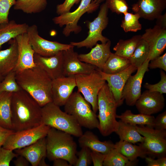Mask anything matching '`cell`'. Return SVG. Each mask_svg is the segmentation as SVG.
Here are the masks:
<instances>
[{
  "mask_svg": "<svg viewBox=\"0 0 166 166\" xmlns=\"http://www.w3.org/2000/svg\"><path fill=\"white\" fill-rule=\"evenodd\" d=\"M42 107L27 92L21 89L13 93L11 100L13 130L20 131L42 124Z\"/></svg>",
  "mask_w": 166,
  "mask_h": 166,
  "instance_id": "obj_1",
  "label": "cell"
},
{
  "mask_svg": "<svg viewBox=\"0 0 166 166\" xmlns=\"http://www.w3.org/2000/svg\"><path fill=\"white\" fill-rule=\"evenodd\" d=\"M21 88L29 93L42 107L52 102V80L37 66L16 73Z\"/></svg>",
  "mask_w": 166,
  "mask_h": 166,
  "instance_id": "obj_2",
  "label": "cell"
},
{
  "mask_svg": "<svg viewBox=\"0 0 166 166\" xmlns=\"http://www.w3.org/2000/svg\"><path fill=\"white\" fill-rule=\"evenodd\" d=\"M71 134L50 128L46 136V157L53 161L58 158L67 160L74 165L77 159V144Z\"/></svg>",
  "mask_w": 166,
  "mask_h": 166,
  "instance_id": "obj_3",
  "label": "cell"
},
{
  "mask_svg": "<svg viewBox=\"0 0 166 166\" xmlns=\"http://www.w3.org/2000/svg\"><path fill=\"white\" fill-rule=\"evenodd\" d=\"M97 116L98 129L102 136H106L115 132L119 126L116 119L117 103L107 84L106 82L99 91L97 96Z\"/></svg>",
  "mask_w": 166,
  "mask_h": 166,
  "instance_id": "obj_4",
  "label": "cell"
},
{
  "mask_svg": "<svg viewBox=\"0 0 166 166\" xmlns=\"http://www.w3.org/2000/svg\"><path fill=\"white\" fill-rule=\"evenodd\" d=\"M41 110L42 124L77 137L83 133L81 127L74 118L53 102L42 107Z\"/></svg>",
  "mask_w": 166,
  "mask_h": 166,
  "instance_id": "obj_5",
  "label": "cell"
},
{
  "mask_svg": "<svg viewBox=\"0 0 166 166\" xmlns=\"http://www.w3.org/2000/svg\"><path fill=\"white\" fill-rule=\"evenodd\" d=\"M78 91L73 92L64 105L65 112L73 117L82 127L92 129L98 128L97 116Z\"/></svg>",
  "mask_w": 166,
  "mask_h": 166,
  "instance_id": "obj_6",
  "label": "cell"
},
{
  "mask_svg": "<svg viewBox=\"0 0 166 166\" xmlns=\"http://www.w3.org/2000/svg\"><path fill=\"white\" fill-rule=\"evenodd\" d=\"M108 10L107 0H106L105 2L101 5L97 17L93 21L88 22L89 31L87 37L81 42H71L70 44L77 48L85 47L91 48L98 41L101 43H105L108 41L109 40L102 35V32L108 24Z\"/></svg>",
  "mask_w": 166,
  "mask_h": 166,
  "instance_id": "obj_7",
  "label": "cell"
},
{
  "mask_svg": "<svg viewBox=\"0 0 166 166\" xmlns=\"http://www.w3.org/2000/svg\"><path fill=\"white\" fill-rule=\"evenodd\" d=\"M74 76L77 91L82 94L96 113L98 111V94L106 81L102 79L97 69L90 73Z\"/></svg>",
  "mask_w": 166,
  "mask_h": 166,
  "instance_id": "obj_8",
  "label": "cell"
},
{
  "mask_svg": "<svg viewBox=\"0 0 166 166\" xmlns=\"http://www.w3.org/2000/svg\"><path fill=\"white\" fill-rule=\"evenodd\" d=\"M99 4L92 0H81L78 7L73 12L63 14L53 19L54 24L60 27L65 26L63 34L66 37L69 36L72 32L79 33L81 30V27L77 24L81 16L86 13H91L97 10Z\"/></svg>",
  "mask_w": 166,
  "mask_h": 166,
  "instance_id": "obj_9",
  "label": "cell"
},
{
  "mask_svg": "<svg viewBox=\"0 0 166 166\" xmlns=\"http://www.w3.org/2000/svg\"><path fill=\"white\" fill-rule=\"evenodd\" d=\"M139 132L144 138L140 144L147 155L154 158L166 156V131L146 126L136 125Z\"/></svg>",
  "mask_w": 166,
  "mask_h": 166,
  "instance_id": "obj_10",
  "label": "cell"
},
{
  "mask_svg": "<svg viewBox=\"0 0 166 166\" xmlns=\"http://www.w3.org/2000/svg\"><path fill=\"white\" fill-rule=\"evenodd\" d=\"M50 128L42 124L34 128L14 132L8 137L2 146L13 151L27 146L45 137Z\"/></svg>",
  "mask_w": 166,
  "mask_h": 166,
  "instance_id": "obj_11",
  "label": "cell"
},
{
  "mask_svg": "<svg viewBox=\"0 0 166 166\" xmlns=\"http://www.w3.org/2000/svg\"><path fill=\"white\" fill-rule=\"evenodd\" d=\"M27 33L29 43L35 53L42 56H52L60 51L74 47L70 44H64L45 39L40 36L38 27L35 24L29 26Z\"/></svg>",
  "mask_w": 166,
  "mask_h": 166,
  "instance_id": "obj_12",
  "label": "cell"
},
{
  "mask_svg": "<svg viewBox=\"0 0 166 166\" xmlns=\"http://www.w3.org/2000/svg\"><path fill=\"white\" fill-rule=\"evenodd\" d=\"M150 61L147 59L137 69L135 75L129 76L124 85L122 97L128 106H134L141 94V84L145 73L149 71L148 64Z\"/></svg>",
  "mask_w": 166,
  "mask_h": 166,
  "instance_id": "obj_13",
  "label": "cell"
},
{
  "mask_svg": "<svg viewBox=\"0 0 166 166\" xmlns=\"http://www.w3.org/2000/svg\"><path fill=\"white\" fill-rule=\"evenodd\" d=\"M97 69L102 79L107 81L118 107L121 105L124 101L122 97L124 87L128 77L137 70V68L131 65L124 70L114 74H107L98 68Z\"/></svg>",
  "mask_w": 166,
  "mask_h": 166,
  "instance_id": "obj_14",
  "label": "cell"
},
{
  "mask_svg": "<svg viewBox=\"0 0 166 166\" xmlns=\"http://www.w3.org/2000/svg\"><path fill=\"white\" fill-rule=\"evenodd\" d=\"M74 47L62 51L64 76L89 74L97 68L95 66L81 61L78 57V54L74 51Z\"/></svg>",
  "mask_w": 166,
  "mask_h": 166,
  "instance_id": "obj_15",
  "label": "cell"
},
{
  "mask_svg": "<svg viewBox=\"0 0 166 166\" xmlns=\"http://www.w3.org/2000/svg\"><path fill=\"white\" fill-rule=\"evenodd\" d=\"M141 38L148 45V59L150 61L160 56L166 48V28L156 25L153 28L146 29Z\"/></svg>",
  "mask_w": 166,
  "mask_h": 166,
  "instance_id": "obj_16",
  "label": "cell"
},
{
  "mask_svg": "<svg viewBox=\"0 0 166 166\" xmlns=\"http://www.w3.org/2000/svg\"><path fill=\"white\" fill-rule=\"evenodd\" d=\"M165 101L163 94L147 90L141 94L135 105L140 113L152 115L162 110Z\"/></svg>",
  "mask_w": 166,
  "mask_h": 166,
  "instance_id": "obj_17",
  "label": "cell"
},
{
  "mask_svg": "<svg viewBox=\"0 0 166 166\" xmlns=\"http://www.w3.org/2000/svg\"><path fill=\"white\" fill-rule=\"evenodd\" d=\"M76 87L74 76H62L52 80V102L59 106H64Z\"/></svg>",
  "mask_w": 166,
  "mask_h": 166,
  "instance_id": "obj_18",
  "label": "cell"
},
{
  "mask_svg": "<svg viewBox=\"0 0 166 166\" xmlns=\"http://www.w3.org/2000/svg\"><path fill=\"white\" fill-rule=\"evenodd\" d=\"M34 58L36 65L44 71L52 80L64 76L62 51L49 57L34 53Z\"/></svg>",
  "mask_w": 166,
  "mask_h": 166,
  "instance_id": "obj_19",
  "label": "cell"
},
{
  "mask_svg": "<svg viewBox=\"0 0 166 166\" xmlns=\"http://www.w3.org/2000/svg\"><path fill=\"white\" fill-rule=\"evenodd\" d=\"M15 38L18 56V63L14 71L17 73L36 65L34 58L35 52L29 43L27 33L18 35Z\"/></svg>",
  "mask_w": 166,
  "mask_h": 166,
  "instance_id": "obj_20",
  "label": "cell"
},
{
  "mask_svg": "<svg viewBox=\"0 0 166 166\" xmlns=\"http://www.w3.org/2000/svg\"><path fill=\"white\" fill-rule=\"evenodd\" d=\"M166 8V0H138L132 9L140 18L152 21L162 15Z\"/></svg>",
  "mask_w": 166,
  "mask_h": 166,
  "instance_id": "obj_21",
  "label": "cell"
},
{
  "mask_svg": "<svg viewBox=\"0 0 166 166\" xmlns=\"http://www.w3.org/2000/svg\"><path fill=\"white\" fill-rule=\"evenodd\" d=\"M111 42L109 40L105 43H97L89 52L86 54H78V57L81 61L96 66L102 70L111 54Z\"/></svg>",
  "mask_w": 166,
  "mask_h": 166,
  "instance_id": "obj_22",
  "label": "cell"
},
{
  "mask_svg": "<svg viewBox=\"0 0 166 166\" xmlns=\"http://www.w3.org/2000/svg\"><path fill=\"white\" fill-rule=\"evenodd\" d=\"M14 150L18 155L25 157L32 166H38L41 160L46 157V137L29 146Z\"/></svg>",
  "mask_w": 166,
  "mask_h": 166,
  "instance_id": "obj_23",
  "label": "cell"
},
{
  "mask_svg": "<svg viewBox=\"0 0 166 166\" xmlns=\"http://www.w3.org/2000/svg\"><path fill=\"white\" fill-rule=\"evenodd\" d=\"M7 49L0 51V75L4 77L14 71L18 59V44L15 38L8 42Z\"/></svg>",
  "mask_w": 166,
  "mask_h": 166,
  "instance_id": "obj_24",
  "label": "cell"
},
{
  "mask_svg": "<svg viewBox=\"0 0 166 166\" xmlns=\"http://www.w3.org/2000/svg\"><path fill=\"white\" fill-rule=\"evenodd\" d=\"M80 146L87 147L91 151L107 154L114 148V144L110 141H101L93 132L87 131L79 137Z\"/></svg>",
  "mask_w": 166,
  "mask_h": 166,
  "instance_id": "obj_25",
  "label": "cell"
},
{
  "mask_svg": "<svg viewBox=\"0 0 166 166\" xmlns=\"http://www.w3.org/2000/svg\"><path fill=\"white\" fill-rule=\"evenodd\" d=\"M29 26L17 23L14 20L0 25V51L3 45L20 34L27 33Z\"/></svg>",
  "mask_w": 166,
  "mask_h": 166,
  "instance_id": "obj_26",
  "label": "cell"
},
{
  "mask_svg": "<svg viewBox=\"0 0 166 166\" xmlns=\"http://www.w3.org/2000/svg\"><path fill=\"white\" fill-rule=\"evenodd\" d=\"M114 148L131 161H136L138 157L145 158L147 155L140 144L137 145L121 140L114 144Z\"/></svg>",
  "mask_w": 166,
  "mask_h": 166,
  "instance_id": "obj_27",
  "label": "cell"
},
{
  "mask_svg": "<svg viewBox=\"0 0 166 166\" xmlns=\"http://www.w3.org/2000/svg\"><path fill=\"white\" fill-rule=\"evenodd\" d=\"M13 93L0 92V125L12 130L11 100Z\"/></svg>",
  "mask_w": 166,
  "mask_h": 166,
  "instance_id": "obj_28",
  "label": "cell"
},
{
  "mask_svg": "<svg viewBox=\"0 0 166 166\" xmlns=\"http://www.w3.org/2000/svg\"><path fill=\"white\" fill-rule=\"evenodd\" d=\"M118 122V128L115 132L118 136L120 140L134 144L144 141V138L137 131L136 125L125 123L120 120Z\"/></svg>",
  "mask_w": 166,
  "mask_h": 166,
  "instance_id": "obj_29",
  "label": "cell"
},
{
  "mask_svg": "<svg viewBox=\"0 0 166 166\" xmlns=\"http://www.w3.org/2000/svg\"><path fill=\"white\" fill-rule=\"evenodd\" d=\"M118 118L125 123L134 125L147 126L153 128L155 117L152 115L140 113H133L130 110H127L120 115H117Z\"/></svg>",
  "mask_w": 166,
  "mask_h": 166,
  "instance_id": "obj_30",
  "label": "cell"
},
{
  "mask_svg": "<svg viewBox=\"0 0 166 166\" xmlns=\"http://www.w3.org/2000/svg\"><path fill=\"white\" fill-rule=\"evenodd\" d=\"M141 38V35H136L128 39H120L114 47L115 54L129 59L133 53Z\"/></svg>",
  "mask_w": 166,
  "mask_h": 166,
  "instance_id": "obj_31",
  "label": "cell"
},
{
  "mask_svg": "<svg viewBox=\"0 0 166 166\" xmlns=\"http://www.w3.org/2000/svg\"><path fill=\"white\" fill-rule=\"evenodd\" d=\"M131 65L128 59L112 53L101 70L108 74H116L125 69Z\"/></svg>",
  "mask_w": 166,
  "mask_h": 166,
  "instance_id": "obj_32",
  "label": "cell"
},
{
  "mask_svg": "<svg viewBox=\"0 0 166 166\" xmlns=\"http://www.w3.org/2000/svg\"><path fill=\"white\" fill-rule=\"evenodd\" d=\"M47 0H16L14 9L27 14L40 13L46 8Z\"/></svg>",
  "mask_w": 166,
  "mask_h": 166,
  "instance_id": "obj_33",
  "label": "cell"
},
{
  "mask_svg": "<svg viewBox=\"0 0 166 166\" xmlns=\"http://www.w3.org/2000/svg\"><path fill=\"white\" fill-rule=\"evenodd\" d=\"M149 49L147 42L141 38L131 57L128 59L131 65L137 69L148 59Z\"/></svg>",
  "mask_w": 166,
  "mask_h": 166,
  "instance_id": "obj_34",
  "label": "cell"
},
{
  "mask_svg": "<svg viewBox=\"0 0 166 166\" xmlns=\"http://www.w3.org/2000/svg\"><path fill=\"white\" fill-rule=\"evenodd\" d=\"M136 163L129 160L114 148L106 154L103 166H131L135 165Z\"/></svg>",
  "mask_w": 166,
  "mask_h": 166,
  "instance_id": "obj_35",
  "label": "cell"
},
{
  "mask_svg": "<svg viewBox=\"0 0 166 166\" xmlns=\"http://www.w3.org/2000/svg\"><path fill=\"white\" fill-rule=\"evenodd\" d=\"M140 18V16L137 14L128 12L124 14L121 26L125 32H136L140 30L142 26L139 20Z\"/></svg>",
  "mask_w": 166,
  "mask_h": 166,
  "instance_id": "obj_36",
  "label": "cell"
},
{
  "mask_svg": "<svg viewBox=\"0 0 166 166\" xmlns=\"http://www.w3.org/2000/svg\"><path fill=\"white\" fill-rule=\"evenodd\" d=\"M16 73L12 71L6 75L0 82V92H6L15 93L19 91L21 88L16 80Z\"/></svg>",
  "mask_w": 166,
  "mask_h": 166,
  "instance_id": "obj_37",
  "label": "cell"
},
{
  "mask_svg": "<svg viewBox=\"0 0 166 166\" xmlns=\"http://www.w3.org/2000/svg\"><path fill=\"white\" fill-rule=\"evenodd\" d=\"M107 6L112 12L118 14L128 12V5L126 0H107Z\"/></svg>",
  "mask_w": 166,
  "mask_h": 166,
  "instance_id": "obj_38",
  "label": "cell"
},
{
  "mask_svg": "<svg viewBox=\"0 0 166 166\" xmlns=\"http://www.w3.org/2000/svg\"><path fill=\"white\" fill-rule=\"evenodd\" d=\"M91 150L87 147H82L77 152V159L74 166H88L92 163Z\"/></svg>",
  "mask_w": 166,
  "mask_h": 166,
  "instance_id": "obj_39",
  "label": "cell"
},
{
  "mask_svg": "<svg viewBox=\"0 0 166 166\" xmlns=\"http://www.w3.org/2000/svg\"><path fill=\"white\" fill-rule=\"evenodd\" d=\"M16 0H0V25L8 23L10 10Z\"/></svg>",
  "mask_w": 166,
  "mask_h": 166,
  "instance_id": "obj_40",
  "label": "cell"
},
{
  "mask_svg": "<svg viewBox=\"0 0 166 166\" xmlns=\"http://www.w3.org/2000/svg\"><path fill=\"white\" fill-rule=\"evenodd\" d=\"M161 79L157 83L154 84L146 83L144 85L145 88L151 92H156L161 93H166V74L162 70L160 71Z\"/></svg>",
  "mask_w": 166,
  "mask_h": 166,
  "instance_id": "obj_41",
  "label": "cell"
},
{
  "mask_svg": "<svg viewBox=\"0 0 166 166\" xmlns=\"http://www.w3.org/2000/svg\"><path fill=\"white\" fill-rule=\"evenodd\" d=\"M18 155L13 150L0 147V166H9L11 161Z\"/></svg>",
  "mask_w": 166,
  "mask_h": 166,
  "instance_id": "obj_42",
  "label": "cell"
},
{
  "mask_svg": "<svg viewBox=\"0 0 166 166\" xmlns=\"http://www.w3.org/2000/svg\"><path fill=\"white\" fill-rule=\"evenodd\" d=\"M148 64V68L150 69L157 68L166 71V53L150 61Z\"/></svg>",
  "mask_w": 166,
  "mask_h": 166,
  "instance_id": "obj_43",
  "label": "cell"
},
{
  "mask_svg": "<svg viewBox=\"0 0 166 166\" xmlns=\"http://www.w3.org/2000/svg\"><path fill=\"white\" fill-rule=\"evenodd\" d=\"M81 0H65L61 4L56 6V12L59 15L70 12V10L74 4H77Z\"/></svg>",
  "mask_w": 166,
  "mask_h": 166,
  "instance_id": "obj_44",
  "label": "cell"
},
{
  "mask_svg": "<svg viewBox=\"0 0 166 166\" xmlns=\"http://www.w3.org/2000/svg\"><path fill=\"white\" fill-rule=\"evenodd\" d=\"M153 128L155 129L166 130V111L159 114L154 121Z\"/></svg>",
  "mask_w": 166,
  "mask_h": 166,
  "instance_id": "obj_45",
  "label": "cell"
},
{
  "mask_svg": "<svg viewBox=\"0 0 166 166\" xmlns=\"http://www.w3.org/2000/svg\"><path fill=\"white\" fill-rule=\"evenodd\" d=\"M106 154L101 152L91 151L92 163L94 166H102Z\"/></svg>",
  "mask_w": 166,
  "mask_h": 166,
  "instance_id": "obj_46",
  "label": "cell"
},
{
  "mask_svg": "<svg viewBox=\"0 0 166 166\" xmlns=\"http://www.w3.org/2000/svg\"><path fill=\"white\" fill-rule=\"evenodd\" d=\"M14 131L0 125V147L3 146L8 137Z\"/></svg>",
  "mask_w": 166,
  "mask_h": 166,
  "instance_id": "obj_47",
  "label": "cell"
},
{
  "mask_svg": "<svg viewBox=\"0 0 166 166\" xmlns=\"http://www.w3.org/2000/svg\"><path fill=\"white\" fill-rule=\"evenodd\" d=\"M29 162L24 156L18 155L14 161V164L16 166H27Z\"/></svg>",
  "mask_w": 166,
  "mask_h": 166,
  "instance_id": "obj_48",
  "label": "cell"
},
{
  "mask_svg": "<svg viewBox=\"0 0 166 166\" xmlns=\"http://www.w3.org/2000/svg\"><path fill=\"white\" fill-rule=\"evenodd\" d=\"M156 24L162 27L166 28V14H162L156 19Z\"/></svg>",
  "mask_w": 166,
  "mask_h": 166,
  "instance_id": "obj_49",
  "label": "cell"
},
{
  "mask_svg": "<svg viewBox=\"0 0 166 166\" xmlns=\"http://www.w3.org/2000/svg\"><path fill=\"white\" fill-rule=\"evenodd\" d=\"M53 161L54 166H71L69 162L66 160L62 158H58Z\"/></svg>",
  "mask_w": 166,
  "mask_h": 166,
  "instance_id": "obj_50",
  "label": "cell"
},
{
  "mask_svg": "<svg viewBox=\"0 0 166 166\" xmlns=\"http://www.w3.org/2000/svg\"><path fill=\"white\" fill-rule=\"evenodd\" d=\"M145 161L148 166H160L158 161L157 159L150 156L145 157Z\"/></svg>",
  "mask_w": 166,
  "mask_h": 166,
  "instance_id": "obj_51",
  "label": "cell"
},
{
  "mask_svg": "<svg viewBox=\"0 0 166 166\" xmlns=\"http://www.w3.org/2000/svg\"><path fill=\"white\" fill-rule=\"evenodd\" d=\"M158 160L160 166H166V156H162L158 158Z\"/></svg>",
  "mask_w": 166,
  "mask_h": 166,
  "instance_id": "obj_52",
  "label": "cell"
},
{
  "mask_svg": "<svg viewBox=\"0 0 166 166\" xmlns=\"http://www.w3.org/2000/svg\"><path fill=\"white\" fill-rule=\"evenodd\" d=\"M46 157L43 158L40 161L38 166H48V164H47L45 161V159Z\"/></svg>",
  "mask_w": 166,
  "mask_h": 166,
  "instance_id": "obj_53",
  "label": "cell"
},
{
  "mask_svg": "<svg viewBox=\"0 0 166 166\" xmlns=\"http://www.w3.org/2000/svg\"><path fill=\"white\" fill-rule=\"evenodd\" d=\"M105 0H97L95 2L97 3L100 4L102 2Z\"/></svg>",
  "mask_w": 166,
  "mask_h": 166,
  "instance_id": "obj_54",
  "label": "cell"
},
{
  "mask_svg": "<svg viewBox=\"0 0 166 166\" xmlns=\"http://www.w3.org/2000/svg\"><path fill=\"white\" fill-rule=\"evenodd\" d=\"M4 77H3L1 75H0V82L2 81L4 79Z\"/></svg>",
  "mask_w": 166,
  "mask_h": 166,
  "instance_id": "obj_55",
  "label": "cell"
},
{
  "mask_svg": "<svg viewBox=\"0 0 166 166\" xmlns=\"http://www.w3.org/2000/svg\"><path fill=\"white\" fill-rule=\"evenodd\" d=\"M97 0H92V1H94V2H95Z\"/></svg>",
  "mask_w": 166,
  "mask_h": 166,
  "instance_id": "obj_56",
  "label": "cell"
}]
</instances>
